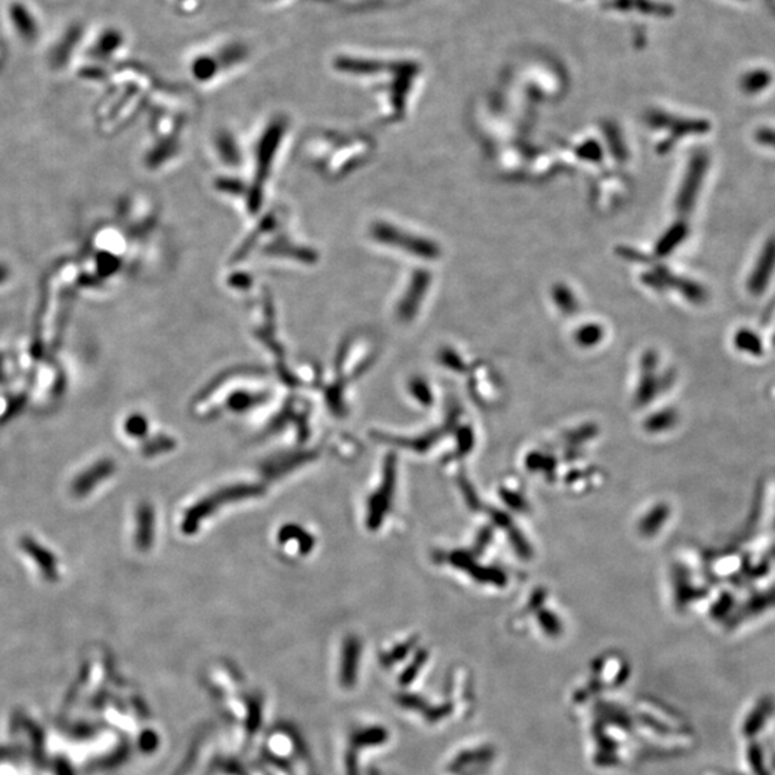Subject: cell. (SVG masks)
Segmentation results:
<instances>
[{
  "mask_svg": "<svg viewBox=\"0 0 775 775\" xmlns=\"http://www.w3.org/2000/svg\"><path fill=\"white\" fill-rule=\"evenodd\" d=\"M774 263H775V243H771L767 246L765 253L760 262V266L751 279V289L754 291H760L765 286L768 275H771L772 272Z\"/></svg>",
  "mask_w": 775,
  "mask_h": 775,
  "instance_id": "obj_5",
  "label": "cell"
},
{
  "mask_svg": "<svg viewBox=\"0 0 775 775\" xmlns=\"http://www.w3.org/2000/svg\"><path fill=\"white\" fill-rule=\"evenodd\" d=\"M154 530V515L150 505L142 504L137 512V547L141 550L149 548L153 540Z\"/></svg>",
  "mask_w": 775,
  "mask_h": 775,
  "instance_id": "obj_4",
  "label": "cell"
},
{
  "mask_svg": "<svg viewBox=\"0 0 775 775\" xmlns=\"http://www.w3.org/2000/svg\"><path fill=\"white\" fill-rule=\"evenodd\" d=\"M125 432L132 436H142L146 432V421L141 415H131L125 422Z\"/></svg>",
  "mask_w": 775,
  "mask_h": 775,
  "instance_id": "obj_8",
  "label": "cell"
},
{
  "mask_svg": "<svg viewBox=\"0 0 775 775\" xmlns=\"http://www.w3.org/2000/svg\"><path fill=\"white\" fill-rule=\"evenodd\" d=\"M115 471V462L109 458L96 461L94 465L80 474L72 483V494L75 497H85L95 490V487L108 479Z\"/></svg>",
  "mask_w": 775,
  "mask_h": 775,
  "instance_id": "obj_3",
  "label": "cell"
},
{
  "mask_svg": "<svg viewBox=\"0 0 775 775\" xmlns=\"http://www.w3.org/2000/svg\"><path fill=\"white\" fill-rule=\"evenodd\" d=\"M704 168H705V164H704L702 158H700V160L693 165V168H692V175H693V177H691V178L688 179L686 186L683 187V191H682V194H681V207L686 208V207H689V206L692 204V199H693V196H695V193H696V186H698V182H699V178L702 177Z\"/></svg>",
  "mask_w": 775,
  "mask_h": 775,
  "instance_id": "obj_6",
  "label": "cell"
},
{
  "mask_svg": "<svg viewBox=\"0 0 775 775\" xmlns=\"http://www.w3.org/2000/svg\"><path fill=\"white\" fill-rule=\"evenodd\" d=\"M0 16L12 41L20 46L33 48L44 41L45 22L30 0H5Z\"/></svg>",
  "mask_w": 775,
  "mask_h": 775,
  "instance_id": "obj_1",
  "label": "cell"
},
{
  "mask_svg": "<svg viewBox=\"0 0 775 775\" xmlns=\"http://www.w3.org/2000/svg\"><path fill=\"white\" fill-rule=\"evenodd\" d=\"M760 139L764 141V142H768V144H771V145H775V134H771V132L761 134V135H760Z\"/></svg>",
  "mask_w": 775,
  "mask_h": 775,
  "instance_id": "obj_9",
  "label": "cell"
},
{
  "mask_svg": "<svg viewBox=\"0 0 775 775\" xmlns=\"http://www.w3.org/2000/svg\"><path fill=\"white\" fill-rule=\"evenodd\" d=\"M19 546L26 553V555L36 565H38L42 576L48 581H52V583L58 581V579H59V565H58L56 556L53 555V553L49 548H46L38 540H34L33 537H29V536L22 537L19 540Z\"/></svg>",
  "mask_w": 775,
  "mask_h": 775,
  "instance_id": "obj_2",
  "label": "cell"
},
{
  "mask_svg": "<svg viewBox=\"0 0 775 775\" xmlns=\"http://www.w3.org/2000/svg\"><path fill=\"white\" fill-rule=\"evenodd\" d=\"M768 81H769L768 73L761 72V70H755V72L750 73V75L744 80L743 87L750 92H757V91L762 89L767 85Z\"/></svg>",
  "mask_w": 775,
  "mask_h": 775,
  "instance_id": "obj_7",
  "label": "cell"
}]
</instances>
